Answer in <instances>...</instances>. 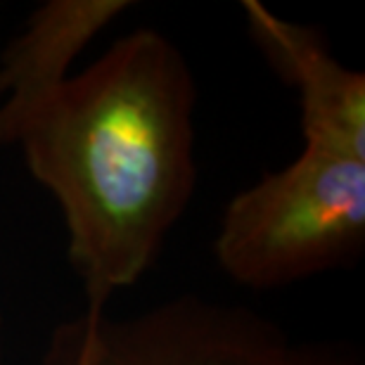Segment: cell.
Returning <instances> with one entry per match:
<instances>
[{"mask_svg": "<svg viewBox=\"0 0 365 365\" xmlns=\"http://www.w3.org/2000/svg\"><path fill=\"white\" fill-rule=\"evenodd\" d=\"M195 81L166 36H123L26 123L29 171L57 197L88 309L140 280L195 187Z\"/></svg>", "mask_w": 365, "mask_h": 365, "instance_id": "6da1fadb", "label": "cell"}, {"mask_svg": "<svg viewBox=\"0 0 365 365\" xmlns=\"http://www.w3.org/2000/svg\"><path fill=\"white\" fill-rule=\"evenodd\" d=\"M365 242V162L304 148L230 200L216 259L245 287L271 289L351 261Z\"/></svg>", "mask_w": 365, "mask_h": 365, "instance_id": "7a4b0ae2", "label": "cell"}, {"mask_svg": "<svg viewBox=\"0 0 365 365\" xmlns=\"http://www.w3.org/2000/svg\"><path fill=\"white\" fill-rule=\"evenodd\" d=\"M64 330L83 365H280L289 349L259 313L192 294L128 320L88 309Z\"/></svg>", "mask_w": 365, "mask_h": 365, "instance_id": "3957f363", "label": "cell"}, {"mask_svg": "<svg viewBox=\"0 0 365 365\" xmlns=\"http://www.w3.org/2000/svg\"><path fill=\"white\" fill-rule=\"evenodd\" d=\"M242 10L268 60L297 86L306 148L365 162V76L334 60L313 29L257 0H245Z\"/></svg>", "mask_w": 365, "mask_h": 365, "instance_id": "277c9868", "label": "cell"}, {"mask_svg": "<svg viewBox=\"0 0 365 365\" xmlns=\"http://www.w3.org/2000/svg\"><path fill=\"white\" fill-rule=\"evenodd\" d=\"M126 0H50L0 57V148L19 143L26 123L62 91L69 69Z\"/></svg>", "mask_w": 365, "mask_h": 365, "instance_id": "5b68a950", "label": "cell"}, {"mask_svg": "<svg viewBox=\"0 0 365 365\" xmlns=\"http://www.w3.org/2000/svg\"><path fill=\"white\" fill-rule=\"evenodd\" d=\"M280 365H363L361 356L341 346H289Z\"/></svg>", "mask_w": 365, "mask_h": 365, "instance_id": "8992f818", "label": "cell"}, {"mask_svg": "<svg viewBox=\"0 0 365 365\" xmlns=\"http://www.w3.org/2000/svg\"><path fill=\"white\" fill-rule=\"evenodd\" d=\"M48 365H83V354L76 346V341L69 337L67 330H57V337L50 346Z\"/></svg>", "mask_w": 365, "mask_h": 365, "instance_id": "52a82bcc", "label": "cell"}, {"mask_svg": "<svg viewBox=\"0 0 365 365\" xmlns=\"http://www.w3.org/2000/svg\"><path fill=\"white\" fill-rule=\"evenodd\" d=\"M0 339H3V327H0ZM0 351H3V349H0Z\"/></svg>", "mask_w": 365, "mask_h": 365, "instance_id": "ba28073f", "label": "cell"}]
</instances>
